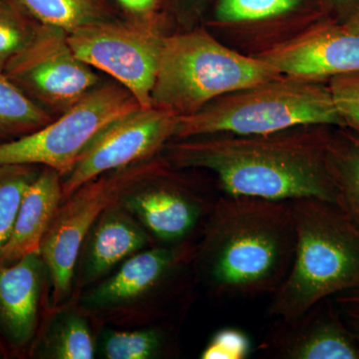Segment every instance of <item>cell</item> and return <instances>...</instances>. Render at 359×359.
<instances>
[{
    "instance_id": "cell-7",
    "label": "cell",
    "mask_w": 359,
    "mask_h": 359,
    "mask_svg": "<svg viewBox=\"0 0 359 359\" xmlns=\"http://www.w3.org/2000/svg\"><path fill=\"white\" fill-rule=\"evenodd\" d=\"M165 158L113 170L87 182L62 201L40 248L51 282V309L67 304L74 290L75 269L84 238L106 208L140 183Z\"/></svg>"
},
{
    "instance_id": "cell-24",
    "label": "cell",
    "mask_w": 359,
    "mask_h": 359,
    "mask_svg": "<svg viewBox=\"0 0 359 359\" xmlns=\"http://www.w3.org/2000/svg\"><path fill=\"white\" fill-rule=\"evenodd\" d=\"M42 166L0 164V257L13 230L21 201Z\"/></svg>"
},
{
    "instance_id": "cell-30",
    "label": "cell",
    "mask_w": 359,
    "mask_h": 359,
    "mask_svg": "<svg viewBox=\"0 0 359 359\" xmlns=\"http://www.w3.org/2000/svg\"><path fill=\"white\" fill-rule=\"evenodd\" d=\"M346 25L353 32L359 33V11L353 14V18L348 20Z\"/></svg>"
},
{
    "instance_id": "cell-20",
    "label": "cell",
    "mask_w": 359,
    "mask_h": 359,
    "mask_svg": "<svg viewBox=\"0 0 359 359\" xmlns=\"http://www.w3.org/2000/svg\"><path fill=\"white\" fill-rule=\"evenodd\" d=\"M327 164L335 203L359 226V133L330 136Z\"/></svg>"
},
{
    "instance_id": "cell-4",
    "label": "cell",
    "mask_w": 359,
    "mask_h": 359,
    "mask_svg": "<svg viewBox=\"0 0 359 359\" xmlns=\"http://www.w3.org/2000/svg\"><path fill=\"white\" fill-rule=\"evenodd\" d=\"M309 125L344 126L330 87L280 74L224 94L179 117L174 139L208 135H266Z\"/></svg>"
},
{
    "instance_id": "cell-17",
    "label": "cell",
    "mask_w": 359,
    "mask_h": 359,
    "mask_svg": "<svg viewBox=\"0 0 359 359\" xmlns=\"http://www.w3.org/2000/svg\"><path fill=\"white\" fill-rule=\"evenodd\" d=\"M62 201V175L52 168L42 167L21 201L13 230L0 257V266H8L27 255L40 252Z\"/></svg>"
},
{
    "instance_id": "cell-31",
    "label": "cell",
    "mask_w": 359,
    "mask_h": 359,
    "mask_svg": "<svg viewBox=\"0 0 359 359\" xmlns=\"http://www.w3.org/2000/svg\"><path fill=\"white\" fill-rule=\"evenodd\" d=\"M201 0H192L193 4H199Z\"/></svg>"
},
{
    "instance_id": "cell-8",
    "label": "cell",
    "mask_w": 359,
    "mask_h": 359,
    "mask_svg": "<svg viewBox=\"0 0 359 359\" xmlns=\"http://www.w3.org/2000/svg\"><path fill=\"white\" fill-rule=\"evenodd\" d=\"M142 108L118 82H100L74 107L44 127L0 143V164L39 165L69 173L86 146L117 118Z\"/></svg>"
},
{
    "instance_id": "cell-9",
    "label": "cell",
    "mask_w": 359,
    "mask_h": 359,
    "mask_svg": "<svg viewBox=\"0 0 359 359\" xmlns=\"http://www.w3.org/2000/svg\"><path fill=\"white\" fill-rule=\"evenodd\" d=\"M164 37L155 16L123 15L68 33L77 57L129 90L142 108L152 107L151 95Z\"/></svg>"
},
{
    "instance_id": "cell-21",
    "label": "cell",
    "mask_w": 359,
    "mask_h": 359,
    "mask_svg": "<svg viewBox=\"0 0 359 359\" xmlns=\"http://www.w3.org/2000/svg\"><path fill=\"white\" fill-rule=\"evenodd\" d=\"M44 25L71 33L84 26L124 15L115 0H20Z\"/></svg>"
},
{
    "instance_id": "cell-23",
    "label": "cell",
    "mask_w": 359,
    "mask_h": 359,
    "mask_svg": "<svg viewBox=\"0 0 359 359\" xmlns=\"http://www.w3.org/2000/svg\"><path fill=\"white\" fill-rule=\"evenodd\" d=\"M41 25L20 0H0V72L34 39Z\"/></svg>"
},
{
    "instance_id": "cell-2",
    "label": "cell",
    "mask_w": 359,
    "mask_h": 359,
    "mask_svg": "<svg viewBox=\"0 0 359 359\" xmlns=\"http://www.w3.org/2000/svg\"><path fill=\"white\" fill-rule=\"evenodd\" d=\"M294 250L290 201L222 194L200 233L196 282L216 299L273 295L289 275Z\"/></svg>"
},
{
    "instance_id": "cell-19",
    "label": "cell",
    "mask_w": 359,
    "mask_h": 359,
    "mask_svg": "<svg viewBox=\"0 0 359 359\" xmlns=\"http://www.w3.org/2000/svg\"><path fill=\"white\" fill-rule=\"evenodd\" d=\"M176 335L168 325H152L133 330H102L97 353L105 359H159L176 351Z\"/></svg>"
},
{
    "instance_id": "cell-32",
    "label": "cell",
    "mask_w": 359,
    "mask_h": 359,
    "mask_svg": "<svg viewBox=\"0 0 359 359\" xmlns=\"http://www.w3.org/2000/svg\"><path fill=\"white\" fill-rule=\"evenodd\" d=\"M359 73V72H358Z\"/></svg>"
},
{
    "instance_id": "cell-28",
    "label": "cell",
    "mask_w": 359,
    "mask_h": 359,
    "mask_svg": "<svg viewBox=\"0 0 359 359\" xmlns=\"http://www.w3.org/2000/svg\"><path fill=\"white\" fill-rule=\"evenodd\" d=\"M332 299L359 341V287L335 295Z\"/></svg>"
},
{
    "instance_id": "cell-14",
    "label": "cell",
    "mask_w": 359,
    "mask_h": 359,
    "mask_svg": "<svg viewBox=\"0 0 359 359\" xmlns=\"http://www.w3.org/2000/svg\"><path fill=\"white\" fill-rule=\"evenodd\" d=\"M259 351L280 359H359V341L332 297L294 318H276Z\"/></svg>"
},
{
    "instance_id": "cell-11",
    "label": "cell",
    "mask_w": 359,
    "mask_h": 359,
    "mask_svg": "<svg viewBox=\"0 0 359 359\" xmlns=\"http://www.w3.org/2000/svg\"><path fill=\"white\" fill-rule=\"evenodd\" d=\"M178 120L154 106L117 118L94 137L63 178V200L100 175L159 156L175 138Z\"/></svg>"
},
{
    "instance_id": "cell-25",
    "label": "cell",
    "mask_w": 359,
    "mask_h": 359,
    "mask_svg": "<svg viewBox=\"0 0 359 359\" xmlns=\"http://www.w3.org/2000/svg\"><path fill=\"white\" fill-rule=\"evenodd\" d=\"M299 0H219L217 18L224 22L259 20L292 11Z\"/></svg>"
},
{
    "instance_id": "cell-10",
    "label": "cell",
    "mask_w": 359,
    "mask_h": 359,
    "mask_svg": "<svg viewBox=\"0 0 359 359\" xmlns=\"http://www.w3.org/2000/svg\"><path fill=\"white\" fill-rule=\"evenodd\" d=\"M4 73L53 117L74 107L100 83L93 68L73 51L68 33L44 23L28 46L9 60Z\"/></svg>"
},
{
    "instance_id": "cell-13",
    "label": "cell",
    "mask_w": 359,
    "mask_h": 359,
    "mask_svg": "<svg viewBox=\"0 0 359 359\" xmlns=\"http://www.w3.org/2000/svg\"><path fill=\"white\" fill-rule=\"evenodd\" d=\"M49 287L50 276L40 252L0 266V354L4 358H32L44 323Z\"/></svg>"
},
{
    "instance_id": "cell-5",
    "label": "cell",
    "mask_w": 359,
    "mask_h": 359,
    "mask_svg": "<svg viewBox=\"0 0 359 359\" xmlns=\"http://www.w3.org/2000/svg\"><path fill=\"white\" fill-rule=\"evenodd\" d=\"M263 58L231 50L203 30L165 36L152 106L192 115L224 94L280 76Z\"/></svg>"
},
{
    "instance_id": "cell-27",
    "label": "cell",
    "mask_w": 359,
    "mask_h": 359,
    "mask_svg": "<svg viewBox=\"0 0 359 359\" xmlns=\"http://www.w3.org/2000/svg\"><path fill=\"white\" fill-rule=\"evenodd\" d=\"M252 344L247 334L236 328H224L212 335L202 359H245L250 355Z\"/></svg>"
},
{
    "instance_id": "cell-16",
    "label": "cell",
    "mask_w": 359,
    "mask_h": 359,
    "mask_svg": "<svg viewBox=\"0 0 359 359\" xmlns=\"http://www.w3.org/2000/svg\"><path fill=\"white\" fill-rule=\"evenodd\" d=\"M152 241V236L119 201L110 205L84 238L75 269L74 290L81 292L100 282L116 266L147 249Z\"/></svg>"
},
{
    "instance_id": "cell-12",
    "label": "cell",
    "mask_w": 359,
    "mask_h": 359,
    "mask_svg": "<svg viewBox=\"0 0 359 359\" xmlns=\"http://www.w3.org/2000/svg\"><path fill=\"white\" fill-rule=\"evenodd\" d=\"M165 159L159 169L123 194L119 202L161 245L191 242L202 231L219 196L198 190L173 173Z\"/></svg>"
},
{
    "instance_id": "cell-22",
    "label": "cell",
    "mask_w": 359,
    "mask_h": 359,
    "mask_svg": "<svg viewBox=\"0 0 359 359\" xmlns=\"http://www.w3.org/2000/svg\"><path fill=\"white\" fill-rule=\"evenodd\" d=\"M54 118L0 72V143L32 133Z\"/></svg>"
},
{
    "instance_id": "cell-1",
    "label": "cell",
    "mask_w": 359,
    "mask_h": 359,
    "mask_svg": "<svg viewBox=\"0 0 359 359\" xmlns=\"http://www.w3.org/2000/svg\"><path fill=\"white\" fill-rule=\"evenodd\" d=\"M330 136L323 132L266 135L217 134L175 139L164 158L179 170H205L221 192L273 201L335 202L328 173Z\"/></svg>"
},
{
    "instance_id": "cell-18",
    "label": "cell",
    "mask_w": 359,
    "mask_h": 359,
    "mask_svg": "<svg viewBox=\"0 0 359 359\" xmlns=\"http://www.w3.org/2000/svg\"><path fill=\"white\" fill-rule=\"evenodd\" d=\"M42 325L32 358L92 359L97 354V340L88 316L67 304L52 309Z\"/></svg>"
},
{
    "instance_id": "cell-26",
    "label": "cell",
    "mask_w": 359,
    "mask_h": 359,
    "mask_svg": "<svg viewBox=\"0 0 359 359\" xmlns=\"http://www.w3.org/2000/svg\"><path fill=\"white\" fill-rule=\"evenodd\" d=\"M330 89L344 124L359 133V73H347L332 78Z\"/></svg>"
},
{
    "instance_id": "cell-3",
    "label": "cell",
    "mask_w": 359,
    "mask_h": 359,
    "mask_svg": "<svg viewBox=\"0 0 359 359\" xmlns=\"http://www.w3.org/2000/svg\"><path fill=\"white\" fill-rule=\"evenodd\" d=\"M295 229L294 261L269 314L290 320L323 299L359 287V226L332 201H290Z\"/></svg>"
},
{
    "instance_id": "cell-29",
    "label": "cell",
    "mask_w": 359,
    "mask_h": 359,
    "mask_svg": "<svg viewBox=\"0 0 359 359\" xmlns=\"http://www.w3.org/2000/svg\"><path fill=\"white\" fill-rule=\"evenodd\" d=\"M115 2L125 16L144 18L154 16L158 0H115Z\"/></svg>"
},
{
    "instance_id": "cell-6",
    "label": "cell",
    "mask_w": 359,
    "mask_h": 359,
    "mask_svg": "<svg viewBox=\"0 0 359 359\" xmlns=\"http://www.w3.org/2000/svg\"><path fill=\"white\" fill-rule=\"evenodd\" d=\"M197 243L161 245L137 252L119 269L78 297V308L87 316L116 320L136 309L137 318H167L186 299L196 282Z\"/></svg>"
},
{
    "instance_id": "cell-15",
    "label": "cell",
    "mask_w": 359,
    "mask_h": 359,
    "mask_svg": "<svg viewBox=\"0 0 359 359\" xmlns=\"http://www.w3.org/2000/svg\"><path fill=\"white\" fill-rule=\"evenodd\" d=\"M259 57L280 74L320 80L359 72V33L327 25L278 44Z\"/></svg>"
}]
</instances>
